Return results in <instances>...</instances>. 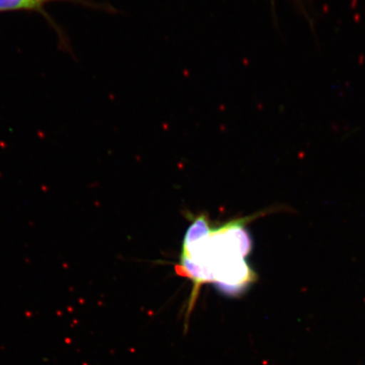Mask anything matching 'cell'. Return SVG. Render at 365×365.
I'll list each match as a JSON object with an SVG mask.
<instances>
[{"instance_id":"obj_1","label":"cell","mask_w":365,"mask_h":365,"mask_svg":"<svg viewBox=\"0 0 365 365\" xmlns=\"http://www.w3.org/2000/svg\"><path fill=\"white\" fill-rule=\"evenodd\" d=\"M257 217L238 219L215 230L210 227L207 217L195 218L186 232L181 262L176 266L179 275L193 282L190 308L202 284L212 282L223 293L238 295L257 281V273L245 259L252 250L245 225Z\"/></svg>"},{"instance_id":"obj_3","label":"cell","mask_w":365,"mask_h":365,"mask_svg":"<svg viewBox=\"0 0 365 365\" xmlns=\"http://www.w3.org/2000/svg\"><path fill=\"white\" fill-rule=\"evenodd\" d=\"M38 1H39L41 4H43H43H44L45 3H47V2H49V1H53V0H38Z\"/></svg>"},{"instance_id":"obj_2","label":"cell","mask_w":365,"mask_h":365,"mask_svg":"<svg viewBox=\"0 0 365 365\" xmlns=\"http://www.w3.org/2000/svg\"><path fill=\"white\" fill-rule=\"evenodd\" d=\"M30 11L45 14L38 0H0V12Z\"/></svg>"}]
</instances>
